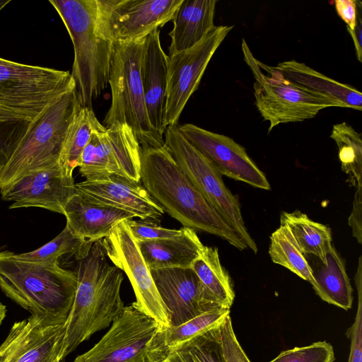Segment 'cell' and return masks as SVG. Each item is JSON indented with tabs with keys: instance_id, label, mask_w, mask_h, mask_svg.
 I'll return each instance as SVG.
<instances>
[{
	"instance_id": "ba28073f",
	"label": "cell",
	"mask_w": 362,
	"mask_h": 362,
	"mask_svg": "<svg viewBox=\"0 0 362 362\" xmlns=\"http://www.w3.org/2000/svg\"><path fill=\"white\" fill-rule=\"evenodd\" d=\"M165 329L134 302L124 307L100 341L74 362H164L170 352Z\"/></svg>"
},
{
	"instance_id": "4fadbf2b",
	"label": "cell",
	"mask_w": 362,
	"mask_h": 362,
	"mask_svg": "<svg viewBox=\"0 0 362 362\" xmlns=\"http://www.w3.org/2000/svg\"><path fill=\"white\" fill-rule=\"evenodd\" d=\"M102 241L107 257L128 276L137 305L163 328L169 327L168 314L127 220L118 223Z\"/></svg>"
},
{
	"instance_id": "7a4b0ae2",
	"label": "cell",
	"mask_w": 362,
	"mask_h": 362,
	"mask_svg": "<svg viewBox=\"0 0 362 362\" xmlns=\"http://www.w3.org/2000/svg\"><path fill=\"white\" fill-rule=\"evenodd\" d=\"M141 182L164 212L184 227L247 249L240 237L208 203L179 167L165 144L141 149Z\"/></svg>"
},
{
	"instance_id": "f35d334b",
	"label": "cell",
	"mask_w": 362,
	"mask_h": 362,
	"mask_svg": "<svg viewBox=\"0 0 362 362\" xmlns=\"http://www.w3.org/2000/svg\"><path fill=\"white\" fill-rule=\"evenodd\" d=\"M338 16L346 23L347 30L354 29L357 18V0H335Z\"/></svg>"
},
{
	"instance_id": "e575fe53",
	"label": "cell",
	"mask_w": 362,
	"mask_h": 362,
	"mask_svg": "<svg viewBox=\"0 0 362 362\" xmlns=\"http://www.w3.org/2000/svg\"><path fill=\"white\" fill-rule=\"evenodd\" d=\"M361 257H359L355 284L358 293V308L355 320L346 332L351 341L348 362H362V273Z\"/></svg>"
},
{
	"instance_id": "7bdbcfd3",
	"label": "cell",
	"mask_w": 362,
	"mask_h": 362,
	"mask_svg": "<svg viewBox=\"0 0 362 362\" xmlns=\"http://www.w3.org/2000/svg\"><path fill=\"white\" fill-rule=\"evenodd\" d=\"M10 1V0H0V11Z\"/></svg>"
},
{
	"instance_id": "52a82bcc",
	"label": "cell",
	"mask_w": 362,
	"mask_h": 362,
	"mask_svg": "<svg viewBox=\"0 0 362 362\" xmlns=\"http://www.w3.org/2000/svg\"><path fill=\"white\" fill-rule=\"evenodd\" d=\"M241 47L244 61L255 79V105L264 120L269 124L268 132L280 124L312 119L327 107H346L338 100L293 83L274 66L259 61L245 39L242 40Z\"/></svg>"
},
{
	"instance_id": "603a6c76",
	"label": "cell",
	"mask_w": 362,
	"mask_h": 362,
	"mask_svg": "<svg viewBox=\"0 0 362 362\" xmlns=\"http://www.w3.org/2000/svg\"><path fill=\"white\" fill-rule=\"evenodd\" d=\"M216 0H182L169 33V54L185 51L199 43L216 25L214 23Z\"/></svg>"
},
{
	"instance_id": "277c9868",
	"label": "cell",
	"mask_w": 362,
	"mask_h": 362,
	"mask_svg": "<svg viewBox=\"0 0 362 362\" xmlns=\"http://www.w3.org/2000/svg\"><path fill=\"white\" fill-rule=\"evenodd\" d=\"M81 107L74 86L5 143L1 150L0 189L59 162L68 127Z\"/></svg>"
},
{
	"instance_id": "d4e9b609",
	"label": "cell",
	"mask_w": 362,
	"mask_h": 362,
	"mask_svg": "<svg viewBox=\"0 0 362 362\" xmlns=\"http://www.w3.org/2000/svg\"><path fill=\"white\" fill-rule=\"evenodd\" d=\"M274 67L285 78L298 86L338 100L346 108L362 110V94L358 90L329 78L305 63L289 60Z\"/></svg>"
},
{
	"instance_id": "83f0119b",
	"label": "cell",
	"mask_w": 362,
	"mask_h": 362,
	"mask_svg": "<svg viewBox=\"0 0 362 362\" xmlns=\"http://www.w3.org/2000/svg\"><path fill=\"white\" fill-rule=\"evenodd\" d=\"M190 268L214 296L224 306L230 308L235 291L232 280L221 263L218 249L204 245Z\"/></svg>"
},
{
	"instance_id": "6da1fadb",
	"label": "cell",
	"mask_w": 362,
	"mask_h": 362,
	"mask_svg": "<svg viewBox=\"0 0 362 362\" xmlns=\"http://www.w3.org/2000/svg\"><path fill=\"white\" fill-rule=\"evenodd\" d=\"M77 288L66 327L65 358L95 332L108 327L123 312L122 271L110 265L102 240L83 244L75 252Z\"/></svg>"
},
{
	"instance_id": "9a60e30c",
	"label": "cell",
	"mask_w": 362,
	"mask_h": 362,
	"mask_svg": "<svg viewBox=\"0 0 362 362\" xmlns=\"http://www.w3.org/2000/svg\"><path fill=\"white\" fill-rule=\"evenodd\" d=\"M150 271L168 314L170 326H178L202 313L227 308L203 284L191 268Z\"/></svg>"
},
{
	"instance_id": "ac0fdd59",
	"label": "cell",
	"mask_w": 362,
	"mask_h": 362,
	"mask_svg": "<svg viewBox=\"0 0 362 362\" xmlns=\"http://www.w3.org/2000/svg\"><path fill=\"white\" fill-rule=\"evenodd\" d=\"M0 192L3 200L12 202L9 209L38 207L64 214L76 190L73 176L67 175L57 162L1 187Z\"/></svg>"
},
{
	"instance_id": "8d00e7d4",
	"label": "cell",
	"mask_w": 362,
	"mask_h": 362,
	"mask_svg": "<svg viewBox=\"0 0 362 362\" xmlns=\"http://www.w3.org/2000/svg\"><path fill=\"white\" fill-rule=\"evenodd\" d=\"M219 329L226 362H250L235 334L230 314L221 322Z\"/></svg>"
},
{
	"instance_id": "5bb4252c",
	"label": "cell",
	"mask_w": 362,
	"mask_h": 362,
	"mask_svg": "<svg viewBox=\"0 0 362 362\" xmlns=\"http://www.w3.org/2000/svg\"><path fill=\"white\" fill-rule=\"evenodd\" d=\"M66 323L32 315L16 322L0 345V362H65Z\"/></svg>"
},
{
	"instance_id": "b9f144b4",
	"label": "cell",
	"mask_w": 362,
	"mask_h": 362,
	"mask_svg": "<svg viewBox=\"0 0 362 362\" xmlns=\"http://www.w3.org/2000/svg\"><path fill=\"white\" fill-rule=\"evenodd\" d=\"M6 315V308L4 305L0 303V325L4 320Z\"/></svg>"
},
{
	"instance_id": "30bf717a",
	"label": "cell",
	"mask_w": 362,
	"mask_h": 362,
	"mask_svg": "<svg viewBox=\"0 0 362 362\" xmlns=\"http://www.w3.org/2000/svg\"><path fill=\"white\" fill-rule=\"evenodd\" d=\"M76 86L69 71L0 58V106L30 122L62 94Z\"/></svg>"
},
{
	"instance_id": "d6986e66",
	"label": "cell",
	"mask_w": 362,
	"mask_h": 362,
	"mask_svg": "<svg viewBox=\"0 0 362 362\" xmlns=\"http://www.w3.org/2000/svg\"><path fill=\"white\" fill-rule=\"evenodd\" d=\"M76 192L97 204L132 214L141 220L159 223L164 214L161 206L141 182L112 175L98 180H84L75 184Z\"/></svg>"
},
{
	"instance_id": "1f68e13d",
	"label": "cell",
	"mask_w": 362,
	"mask_h": 362,
	"mask_svg": "<svg viewBox=\"0 0 362 362\" xmlns=\"http://www.w3.org/2000/svg\"><path fill=\"white\" fill-rule=\"evenodd\" d=\"M230 314V308H221L202 313L178 326L165 328V339L172 349L199 333L221 323Z\"/></svg>"
},
{
	"instance_id": "484cf974",
	"label": "cell",
	"mask_w": 362,
	"mask_h": 362,
	"mask_svg": "<svg viewBox=\"0 0 362 362\" xmlns=\"http://www.w3.org/2000/svg\"><path fill=\"white\" fill-rule=\"evenodd\" d=\"M280 225L288 228L304 255L315 256L326 262L327 253L332 247L329 227L313 221L300 211H283Z\"/></svg>"
},
{
	"instance_id": "7c38bea8",
	"label": "cell",
	"mask_w": 362,
	"mask_h": 362,
	"mask_svg": "<svg viewBox=\"0 0 362 362\" xmlns=\"http://www.w3.org/2000/svg\"><path fill=\"white\" fill-rule=\"evenodd\" d=\"M233 25L215 26L185 51L168 56V86L163 124L177 125L191 95L197 90L213 55Z\"/></svg>"
},
{
	"instance_id": "3957f363",
	"label": "cell",
	"mask_w": 362,
	"mask_h": 362,
	"mask_svg": "<svg viewBox=\"0 0 362 362\" xmlns=\"http://www.w3.org/2000/svg\"><path fill=\"white\" fill-rule=\"evenodd\" d=\"M73 42L71 75L82 107L93 103L108 84L114 41L108 31L101 0H49Z\"/></svg>"
},
{
	"instance_id": "8992f818",
	"label": "cell",
	"mask_w": 362,
	"mask_h": 362,
	"mask_svg": "<svg viewBox=\"0 0 362 362\" xmlns=\"http://www.w3.org/2000/svg\"><path fill=\"white\" fill-rule=\"evenodd\" d=\"M145 38L114 42L108 80L112 102L103 124L106 127L126 124L132 129L141 148H159L165 145V141L150 124L141 79Z\"/></svg>"
},
{
	"instance_id": "44dd1931",
	"label": "cell",
	"mask_w": 362,
	"mask_h": 362,
	"mask_svg": "<svg viewBox=\"0 0 362 362\" xmlns=\"http://www.w3.org/2000/svg\"><path fill=\"white\" fill-rule=\"evenodd\" d=\"M64 215L69 231L83 244L103 240L118 223L135 217L124 210L93 202L78 192L68 201Z\"/></svg>"
},
{
	"instance_id": "d6a6232c",
	"label": "cell",
	"mask_w": 362,
	"mask_h": 362,
	"mask_svg": "<svg viewBox=\"0 0 362 362\" xmlns=\"http://www.w3.org/2000/svg\"><path fill=\"white\" fill-rule=\"evenodd\" d=\"M83 244L74 237L65 226L57 236L47 244L34 251L15 254V257L32 262H57L62 255L75 253Z\"/></svg>"
},
{
	"instance_id": "5b68a950",
	"label": "cell",
	"mask_w": 362,
	"mask_h": 362,
	"mask_svg": "<svg viewBox=\"0 0 362 362\" xmlns=\"http://www.w3.org/2000/svg\"><path fill=\"white\" fill-rule=\"evenodd\" d=\"M76 288L75 272L59 262H28L12 252H0V288L32 315L66 322Z\"/></svg>"
},
{
	"instance_id": "f1b7e54d",
	"label": "cell",
	"mask_w": 362,
	"mask_h": 362,
	"mask_svg": "<svg viewBox=\"0 0 362 362\" xmlns=\"http://www.w3.org/2000/svg\"><path fill=\"white\" fill-rule=\"evenodd\" d=\"M216 325L170 349L164 362H226Z\"/></svg>"
},
{
	"instance_id": "ffe728a7",
	"label": "cell",
	"mask_w": 362,
	"mask_h": 362,
	"mask_svg": "<svg viewBox=\"0 0 362 362\" xmlns=\"http://www.w3.org/2000/svg\"><path fill=\"white\" fill-rule=\"evenodd\" d=\"M141 79L148 119L162 136L168 86V56L163 51L160 29L148 35L144 40L141 59Z\"/></svg>"
},
{
	"instance_id": "4316f807",
	"label": "cell",
	"mask_w": 362,
	"mask_h": 362,
	"mask_svg": "<svg viewBox=\"0 0 362 362\" xmlns=\"http://www.w3.org/2000/svg\"><path fill=\"white\" fill-rule=\"evenodd\" d=\"M103 124L99 122L93 108L81 107L71 120L62 146L59 162L65 173L73 176L81 156L92 134Z\"/></svg>"
},
{
	"instance_id": "4dcf8cb0",
	"label": "cell",
	"mask_w": 362,
	"mask_h": 362,
	"mask_svg": "<svg viewBox=\"0 0 362 362\" xmlns=\"http://www.w3.org/2000/svg\"><path fill=\"white\" fill-rule=\"evenodd\" d=\"M269 254L274 263L286 267L313 284V278L308 262L286 226L280 225L271 235Z\"/></svg>"
},
{
	"instance_id": "74e56055",
	"label": "cell",
	"mask_w": 362,
	"mask_h": 362,
	"mask_svg": "<svg viewBox=\"0 0 362 362\" xmlns=\"http://www.w3.org/2000/svg\"><path fill=\"white\" fill-rule=\"evenodd\" d=\"M362 189H356L353 201L351 212L349 217V225L352 229L353 236L358 243H362Z\"/></svg>"
},
{
	"instance_id": "836d02e7",
	"label": "cell",
	"mask_w": 362,
	"mask_h": 362,
	"mask_svg": "<svg viewBox=\"0 0 362 362\" xmlns=\"http://www.w3.org/2000/svg\"><path fill=\"white\" fill-rule=\"evenodd\" d=\"M334 348L326 341L281 352L269 362H334Z\"/></svg>"
},
{
	"instance_id": "9c48e42d",
	"label": "cell",
	"mask_w": 362,
	"mask_h": 362,
	"mask_svg": "<svg viewBox=\"0 0 362 362\" xmlns=\"http://www.w3.org/2000/svg\"><path fill=\"white\" fill-rule=\"evenodd\" d=\"M164 141L197 190L240 237L247 248L257 253V245L245 226L239 201L225 185L222 175L182 136L177 124L166 127Z\"/></svg>"
},
{
	"instance_id": "f546056e",
	"label": "cell",
	"mask_w": 362,
	"mask_h": 362,
	"mask_svg": "<svg viewBox=\"0 0 362 362\" xmlns=\"http://www.w3.org/2000/svg\"><path fill=\"white\" fill-rule=\"evenodd\" d=\"M330 137L338 148L342 170L351 186L362 189V140L360 133L343 122L332 126Z\"/></svg>"
},
{
	"instance_id": "8fae6325",
	"label": "cell",
	"mask_w": 362,
	"mask_h": 362,
	"mask_svg": "<svg viewBox=\"0 0 362 362\" xmlns=\"http://www.w3.org/2000/svg\"><path fill=\"white\" fill-rule=\"evenodd\" d=\"M141 149L129 126L103 125L92 134L81 156L79 173L90 181L116 175L139 182Z\"/></svg>"
},
{
	"instance_id": "e0dca14e",
	"label": "cell",
	"mask_w": 362,
	"mask_h": 362,
	"mask_svg": "<svg viewBox=\"0 0 362 362\" xmlns=\"http://www.w3.org/2000/svg\"><path fill=\"white\" fill-rule=\"evenodd\" d=\"M182 2V0H101L114 42L145 38L172 21Z\"/></svg>"
},
{
	"instance_id": "60d3db41",
	"label": "cell",
	"mask_w": 362,
	"mask_h": 362,
	"mask_svg": "<svg viewBox=\"0 0 362 362\" xmlns=\"http://www.w3.org/2000/svg\"><path fill=\"white\" fill-rule=\"evenodd\" d=\"M26 122L25 119L17 113L0 106V124Z\"/></svg>"
},
{
	"instance_id": "ab89813d",
	"label": "cell",
	"mask_w": 362,
	"mask_h": 362,
	"mask_svg": "<svg viewBox=\"0 0 362 362\" xmlns=\"http://www.w3.org/2000/svg\"><path fill=\"white\" fill-rule=\"evenodd\" d=\"M355 47L356 57L359 62H362V2L357 0V18L353 30H348Z\"/></svg>"
},
{
	"instance_id": "7402d4cb",
	"label": "cell",
	"mask_w": 362,
	"mask_h": 362,
	"mask_svg": "<svg viewBox=\"0 0 362 362\" xmlns=\"http://www.w3.org/2000/svg\"><path fill=\"white\" fill-rule=\"evenodd\" d=\"M136 242L150 270L190 268L204 246L195 230L187 227L173 238Z\"/></svg>"
},
{
	"instance_id": "cb8c5ba5",
	"label": "cell",
	"mask_w": 362,
	"mask_h": 362,
	"mask_svg": "<svg viewBox=\"0 0 362 362\" xmlns=\"http://www.w3.org/2000/svg\"><path fill=\"white\" fill-rule=\"evenodd\" d=\"M313 278L312 286L324 301L345 310L351 308L353 288L344 264L333 247L327 252L326 262L317 257L305 255Z\"/></svg>"
},
{
	"instance_id": "d590c367",
	"label": "cell",
	"mask_w": 362,
	"mask_h": 362,
	"mask_svg": "<svg viewBox=\"0 0 362 362\" xmlns=\"http://www.w3.org/2000/svg\"><path fill=\"white\" fill-rule=\"evenodd\" d=\"M129 230L136 241L155 240L173 238L180 233L181 229H169L158 223L144 220H127Z\"/></svg>"
},
{
	"instance_id": "2e32d148",
	"label": "cell",
	"mask_w": 362,
	"mask_h": 362,
	"mask_svg": "<svg viewBox=\"0 0 362 362\" xmlns=\"http://www.w3.org/2000/svg\"><path fill=\"white\" fill-rule=\"evenodd\" d=\"M177 129L222 175L262 189H271L264 173L245 148L232 138L192 124L177 125Z\"/></svg>"
}]
</instances>
